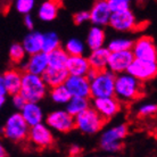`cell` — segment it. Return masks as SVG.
I'll list each match as a JSON object with an SVG mask.
<instances>
[{
    "label": "cell",
    "instance_id": "cell-3",
    "mask_svg": "<svg viewBox=\"0 0 157 157\" xmlns=\"http://www.w3.org/2000/svg\"><path fill=\"white\" fill-rule=\"evenodd\" d=\"M48 86L44 84L41 76L23 73L22 74V84L18 94L24 98L26 102H36L46 98L48 94Z\"/></svg>",
    "mask_w": 157,
    "mask_h": 157
},
{
    "label": "cell",
    "instance_id": "cell-29",
    "mask_svg": "<svg viewBox=\"0 0 157 157\" xmlns=\"http://www.w3.org/2000/svg\"><path fill=\"white\" fill-rule=\"evenodd\" d=\"M86 43L78 38H71L64 44V51L68 56H83L86 51Z\"/></svg>",
    "mask_w": 157,
    "mask_h": 157
},
{
    "label": "cell",
    "instance_id": "cell-26",
    "mask_svg": "<svg viewBox=\"0 0 157 157\" xmlns=\"http://www.w3.org/2000/svg\"><path fill=\"white\" fill-rule=\"evenodd\" d=\"M47 58H48V67L60 70V68H65V66H66L68 55L64 51L63 48L60 47L58 49H56V50L47 54Z\"/></svg>",
    "mask_w": 157,
    "mask_h": 157
},
{
    "label": "cell",
    "instance_id": "cell-5",
    "mask_svg": "<svg viewBox=\"0 0 157 157\" xmlns=\"http://www.w3.org/2000/svg\"><path fill=\"white\" fill-rule=\"evenodd\" d=\"M105 124L106 122L100 117V115L92 107L88 108L74 117V129L88 136L99 133L104 129Z\"/></svg>",
    "mask_w": 157,
    "mask_h": 157
},
{
    "label": "cell",
    "instance_id": "cell-19",
    "mask_svg": "<svg viewBox=\"0 0 157 157\" xmlns=\"http://www.w3.org/2000/svg\"><path fill=\"white\" fill-rule=\"evenodd\" d=\"M62 7V2L54 1V0H46L42 1L38 7L36 16L42 22H52L57 18L59 13V9Z\"/></svg>",
    "mask_w": 157,
    "mask_h": 157
},
{
    "label": "cell",
    "instance_id": "cell-34",
    "mask_svg": "<svg viewBox=\"0 0 157 157\" xmlns=\"http://www.w3.org/2000/svg\"><path fill=\"white\" fill-rule=\"evenodd\" d=\"M110 13H121L131 9L130 0H107Z\"/></svg>",
    "mask_w": 157,
    "mask_h": 157
},
{
    "label": "cell",
    "instance_id": "cell-17",
    "mask_svg": "<svg viewBox=\"0 0 157 157\" xmlns=\"http://www.w3.org/2000/svg\"><path fill=\"white\" fill-rule=\"evenodd\" d=\"M20 114L30 128L41 124L44 121V113L42 107L36 102H26L23 108L20 110Z\"/></svg>",
    "mask_w": 157,
    "mask_h": 157
},
{
    "label": "cell",
    "instance_id": "cell-25",
    "mask_svg": "<svg viewBox=\"0 0 157 157\" xmlns=\"http://www.w3.org/2000/svg\"><path fill=\"white\" fill-rule=\"evenodd\" d=\"M91 107L90 99L86 98H76V97H72L70 101L65 105V110L68 114L75 117L76 115L81 114L82 112L86 110L88 108Z\"/></svg>",
    "mask_w": 157,
    "mask_h": 157
},
{
    "label": "cell",
    "instance_id": "cell-16",
    "mask_svg": "<svg viewBox=\"0 0 157 157\" xmlns=\"http://www.w3.org/2000/svg\"><path fill=\"white\" fill-rule=\"evenodd\" d=\"M21 66H22L23 73L41 76L44 73V71L48 68L47 54L39 52V54H36V55L29 56L28 59Z\"/></svg>",
    "mask_w": 157,
    "mask_h": 157
},
{
    "label": "cell",
    "instance_id": "cell-31",
    "mask_svg": "<svg viewBox=\"0 0 157 157\" xmlns=\"http://www.w3.org/2000/svg\"><path fill=\"white\" fill-rule=\"evenodd\" d=\"M8 56L14 64L22 65L24 63V59L26 57V54L24 51L23 47L20 42H14L8 49Z\"/></svg>",
    "mask_w": 157,
    "mask_h": 157
},
{
    "label": "cell",
    "instance_id": "cell-2",
    "mask_svg": "<svg viewBox=\"0 0 157 157\" xmlns=\"http://www.w3.org/2000/svg\"><path fill=\"white\" fill-rule=\"evenodd\" d=\"M129 133V126L125 123H117L104 129L99 137V147L102 151L116 154L123 148V141Z\"/></svg>",
    "mask_w": 157,
    "mask_h": 157
},
{
    "label": "cell",
    "instance_id": "cell-21",
    "mask_svg": "<svg viewBox=\"0 0 157 157\" xmlns=\"http://www.w3.org/2000/svg\"><path fill=\"white\" fill-rule=\"evenodd\" d=\"M109 54L110 52L107 50L106 47L99 48L96 50H91L90 54L86 57L91 70H94L96 72H101L107 70V63H108Z\"/></svg>",
    "mask_w": 157,
    "mask_h": 157
},
{
    "label": "cell",
    "instance_id": "cell-42",
    "mask_svg": "<svg viewBox=\"0 0 157 157\" xmlns=\"http://www.w3.org/2000/svg\"><path fill=\"white\" fill-rule=\"evenodd\" d=\"M109 157H115V156H109Z\"/></svg>",
    "mask_w": 157,
    "mask_h": 157
},
{
    "label": "cell",
    "instance_id": "cell-32",
    "mask_svg": "<svg viewBox=\"0 0 157 157\" xmlns=\"http://www.w3.org/2000/svg\"><path fill=\"white\" fill-rule=\"evenodd\" d=\"M157 106L155 102L151 101H146L142 102L137 107V115L139 117L146 118V117H151L156 114Z\"/></svg>",
    "mask_w": 157,
    "mask_h": 157
},
{
    "label": "cell",
    "instance_id": "cell-40",
    "mask_svg": "<svg viewBox=\"0 0 157 157\" xmlns=\"http://www.w3.org/2000/svg\"><path fill=\"white\" fill-rule=\"evenodd\" d=\"M0 157H7V150L1 142H0Z\"/></svg>",
    "mask_w": 157,
    "mask_h": 157
},
{
    "label": "cell",
    "instance_id": "cell-41",
    "mask_svg": "<svg viewBox=\"0 0 157 157\" xmlns=\"http://www.w3.org/2000/svg\"><path fill=\"white\" fill-rule=\"evenodd\" d=\"M5 102H6V98H0V109L4 107Z\"/></svg>",
    "mask_w": 157,
    "mask_h": 157
},
{
    "label": "cell",
    "instance_id": "cell-15",
    "mask_svg": "<svg viewBox=\"0 0 157 157\" xmlns=\"http://www.w3.org/2000/svg\"><path fill=\"white\" fill-rule=\"evenodd\" d=\"M110 15L112 13L109 10L107 0H98L94 2L92 7L89 10V22L92 23V26H98V28H105L108 25Z\"/></svg>",
    "mask_w": 157,
    "mask_h": 157
},
{
    "label": "cell",
    "instance_id": "cell-22",
    "mask_svg": "<svg viewBox=\"0 0 157 157\" xmlns=\"http://www.w3.org/2000/svg\"><path fill=\"white\" fill-rule=\"evenodd\" d=\"M22 74L23 73L18 71L17 68H9L1 74L5 88L7 90V94L14 96L20 92L21 84H22Z\"/></svg>",
    "mask_w": 157,
    "mask_h": 157
},
{
    "label": "cell",
    "instance_id": "cell-7",
    "mask_svg": "<svg viewBox=\"0 0 157 157\" xmlns=\"http://www.w3.org/2000/svg\"><path fill=\"white\" fill-rule=\"evenodd\" d=\"M44 124L52 132L65 134L74 130V117L65 109H55L44 116Z\"/></svg>",
    "mask_w": 157,
    "mask_h": 157
},
{
    "label": "cell",
    "instance_id": "cell-1",
    "mask_svg": "<svg viewBox=\"0 0 157 157\" xmlns=\"http://www.w3.org/2000/svg\"><path fill=\"white\" fill-rule=\"evenodd\" d=\"M144 94V84L129 73L115 76L114 97L121 102H132Z\"/></svg>",
    "mask_w": 157,
    "mask_h": 157
},
{
    "label": "cell",
    "instance_id": "cell-38",
    "mask_svg": "<svg viewBox=\"0 0 157 157\" xmlns=\"http://www.w3.org/2000/svg\"><path fill=\"white\" fill-rule=\"evenodd\" d=\"M70 155H72V156H76V155H78V154L81 153V147L78 145H75V144H73V145L70 147Z\"/></svg>",
    "mask_w": 157,
    "mask_h": 157
},
{
    "label": "cell",
    "instance_id": "cell-20",
    "mask_svg": "<svg viewBox=\"0 0 157 157\" xmlns=\"http://www.w3.org/2000/svg\"><path fill=\"white\" fill-rule=\"evenodd\" d=\"M21 44L26 56L42 52V33L39 31H34V30L30 31L23 38V41Z\"/></svg>",
    "mask_w": 157,
    "mask_h": 157
},
{
    "label": "cell",
    "instance_id": "cell-28",
    "mask_svg": "<svg viewBox=\"0 0 157 157\" xmlns=\"http://www.w3.org/2000/svg\"><path fill=\"white\" fill-rule=\"evenodd\" d=\"M60 39L58 34L54 31H48L42 33V52L49 54L51 51L60 48Z\"/></svg>",
    "mask_w": 157,
    "mask_h": 157
},
{
    "label": "cell",
    "instance_id": "cell-10",
    "mask_svg": "<svg viewBox=\"0 0 157 157\" xmlns=\"http://www.w3.org/2000/svg\"><path fill=\"white\" fill-rule=\"evenodd\" d=\"M28 139L30 140L31 145L34 146L36 148L46 149L54 145L55 136H54V132L44 123H41L30 128Z\"/></svg>",
    "mask_w": 157,
    "mask_h": 157
},
{
    "label": "cell",
    "instance_id": "cell-11",
    "mask_svg": "<svg viewBox=\"0 0 157 157\" xmlns=\"http://www.w3.org/2000/svg\"><path fill=\"white\" fill-rule=\"evenodd\" d=\"M126 73L132 75L134 78H137L141 83L150 81L155 78L157 74V62L134 59Z\"/></svg>",
    "mask_w": 157,
    "mask_h": 157
},
{
    "label": "cell",
    "instance_id": "cell-37",
    "mask_svg": "<svg viewBox=\"0 0 157 157\" xmlns=\"http://www.w3.org/2000/svg\"><path fill=\"white\" fill-rule=\"evenodd\" d=\"M23 24L29 31H33L34 25H36V23H34V17H33L31 14H30V15H25L23 17Z\"/></svg>",
    "mask_w": 157,
    "mask_h": 157
},
{
    "label": "cell",
    "instance_id": "cell-24",
    "mask_svg": "<svg viewBox=\"0 0 157 157\" xmlns=\"http://www.w3.org/2000/svg\"><path fill=\"white\" fill-rule=\"evenodd\" d=\"M106 42V32L102 28L98 26H91L88 31L86 38V47H88L91 50H96L99 48L105 47Z\"/></svg>",
    "mask_w": 157,
    "mask_h": 157
},
{
    "label": "cell",
    "instance_id": "cell-13",
    "mask_svg": "<svg viewBox=\"0 0 157 157\" xmlns=\"http://www.w3.org/2000/svg\"><path fill=\"white\" fill-rule=\"evenodd\" d=\"M134 60L131 50L120 51V52H110L107 63V70L114 75H120L126 73L130 65Z\"/></svg>",
    "mask_w": 157,
    "mask_h": 157
},
{
    "label": "cell",
    "instance_id": "cell-23",
    "mask_svg": "<svg viewBox=\"0 0 157 157\" xmlns=\"http://www.w3.org/2000/svg\"><path fill=\"white\" fill-rule=\"evenodd\" d=\"M68 78V73L65 68H51V67H48L47 70L44 71L42 75H41V78L43 80L44 84L48 86V89L50 88H55V86H63L66 78Z\"/></svg>",
    "mask_w": 157,
    "mask_h": 157
},
{
    "label": "cell",
    "instance_id": "cell-33",
    "mask_svg": "<svg viewBox=\"0 0 157 157\" xmlns=\"http://www.w3.org/2000/svg\"><path fill=\"white\" fill-rule=\"evenodd\" d=\"M14 7L16 12L22 15H30L36 7V0H16Z\"/></svg>",
    "mask_w": 157,
    "mask_h": 157
},
{
    "label": "cell",
    "instance_id": "cell-30",
    "mask_svg": "<svg viewBox=\"0 0 157 157\" xmlns=\"http://www.w3.org/2000/svg\"><path fill=\"white\" fill-rule=\"evenodd\" d=\"M49 96H50L51 100L57 104V105H66L67 102L70 101V99L72 98L70 92L67 91V89L65 88V86H58L52 88L48 91Z\"/></svg>",
    "mask_w": 157,
    "mask_h": 157
},
{
    "label": "cell",
    "instance_id": "cell-35",
    "mask_svg": "<svg viewBox=\"0 0 157 157\" xmlns=\"http://www.w3.org/2000/svg\"><path fill=\"white\" fill-rule=\"evenodd\" d=\"M89 10H78L73 16V21L76 25H82V24L89 22Z\"/></svg>",
    "mask_w": 157,
    "mask_h": 157
},
{
    "label": "cell",
    "instance_id": "cell-39",
    "mask_svg": "<svg viewBox=\"0 0 157 157\" xmlns=\"http://www.w3.org/2000/svg\"><path fill=\"white\" fill-rule=\"evenodd\" d=\"M6 96H7V90L5 88L2 76L0 75V98H6Z\"/></svg>",
    "mask_w": 157,
    "mask_h": 157
},
{
    "label": "cell",
    "instance_id": "cell-12",
    "mask_svg": "<svg viewBox=\"0 0 157 157\" xmlns=\"http://www.w3.org/2000/svg\"><path fill=\"white\" fill-rule=\"evenodd\" d=\"M91 107L100 115V117L104 121L107 122L108 120L114 118L121 112L122 104L115 97L98 98V99H92Z\"/></svg>",
    "mask_w": 157,
    "mask_h": 157
},
{
    "label": "cell",
    "instance_id": "cell-6",
    "mask_svg": "<svg viewBox=\"0 0 157 157\" xmlns=\"http://www.w3.org/2000/svg\"><path fill=\"white\" fill-rule=\"evenodd\" d=\"M115 76L108 70L97 72V74L90 81V98H109L114 97Z\"/></svg>",
    "mask_w": 157,
    "mask_h": 157
},
{
    "label": "cell",
    "instance_id": "cell-36",
    "mask_svg": "<svg viewBox=\"0 0 157 157\" xmlns=\"http://www.w3.org/2000/svg\"><path fill=\"white\" fill-rule=\"evenodd\" d=\"M25 104H26V101L24 100V98L21 96L20 94L12 96V105H13V107H14V108H16L18 112L23 108Z\"/></svg>",
    "mask_w": 157,
    "mask_h": 157
},
{
    "label": "cell",
    "instance_id": "cell-8",
    "mask_svg": "<svg viewBox=\"0 0 157 157\" xmlns=\"http://www.w3.org/2000/svg\"><path fill=\"white\" fill-rule=\"evenodd\" d=\"M131 52L134 59L157 62V48L151 36H142L137 40H133Z\"/></svg>",
    "mask_w": 157,
    "mask_h": 157
},
{
    "label": "cell",
    "instance_id": "cell-27",
    "mask_svg": "<svg viewBox=\"0 0 157 157\" xmlns=\"http://www.w3.org/2000/svg\"><path fill=\"white\" fill-rule=\"evenodd\" d=\"M133 44V40L128 36H117L110 39L107 43V50L109 52H120V51L131 50Z\"/></svg>",
    "mask_w": 157,
    "mask_h": 157
},
{
    "label": "cell",
    "instance_id": "cell-18",
    "mask_svg": "<svg viewBox=\"0 0 157 157\" xmlns=\"http://www.w3.org/2000/svg\"><path fill=\"white\" fill-rule=\"evenodd\" d=\"M65 70L71 76H86L90 66L86 56H68Z\"/></svg>",
    "mask_w": 157,
    "mask_h": 157
},
{
    "label": "cell",
    "instance_id": "cell-9",
    "mask_svg": "<svg viewBox=\"0 0 157 157\" xmlns=\"http://www.w3.org/2000/svg\"><path fill=\"white\" fill-rule=\"evenodd\" d=\"M139 25L137 16L132 9H128L121 13H112L108 22V26L116 32H131L134 31Z\"/></svg>",
    "mask_w": 157,
    "mask_h": 157
},
{
    "label": "cell",
    "instance_id": "cell-4",
    "mask_svg": "<svg viewBox=\"0 0 157 157\" xmlns=\"http://www.w3.org/2000/svg\"><path fill=\"white\" fill-rule=\"evenodd\" d=\"M29 130L30 126L21 116L20 112H15L6 118L1 132L7 140L14 144H21L28 139Z\"/></svg>",
    "mask_w": 157,
    "mask_h": 157
},
{
    "label": "cell",
    "instance_id": "cell-14",
    "mask_svg": "<svg viewBox=\"0 0 157 157\" xmlns=\"http://www.w3.org/2000/svg\"><path fill=\"white\" fill-rule=\"evenodd\" d=\"M71 97L76 98H90V82L86 76H71L68 75L64 83Z\"/></svg>",
    "mask_w": 157,
    "mask_h": 157
}]
</instances>
